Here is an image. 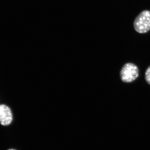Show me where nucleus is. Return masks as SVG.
I'll return each instance as SVG.
<instances>
[{"label":"nucleus","instance_id":"nucleus-1","mask_svg":"<svg viewBox=\"0 0 150 150\" xmlns=\"http://www.w3.org/2000/svg\"><path fill=\"white\" fill-rule=\"evenodd\" d=\"M120 76L121 80L123 82L131 83L139 77V68L133 63H126L121 68Z\"/></svg>","mask_w":150,"mask_h":150},{"label":"nucleus","instance_id":"nucleus-4","mask_svg":"<svg viewBox=\"0 0 150 150\" xmlns=\"http://www.w3.org/2000/svg\"><path fill=\"white\" fill-rule=\"evenodd\" d=\"M145 79L147 83L150 85V66L148 67L145 72Z\"/></svg>","mask_w":150,"mask_h":150},{"label":"nucleus","instance_id":"nucleus-2","mask_svg":"<svg viewBox=\"0 0 150 150\" xmlns=\"http://www.w3.org/2000/svg\"><path fill=\"white\" fill-rule=\"evenodd\" d=\"M134 29L139 33H146L150 30V11H142L135 18Z\"/></svg>","mask_w":150,"mask_h":150},{"label":"nucleus","instance_id":"nucleus-3","mask_svg":"<svg viewBox=\"0 0 150 150\" xmlns=\"http://www.w3.org/2000/svg\"><path fill=\"white\" fill-rule=\"evenodd\" d=\"M13 121L12 112L10 108L4 104L0 105V123L8 126Z\"/></svg>","mask_w":150,"mask_h":150},{"label":"nucleus","instance_id":"nucleus-5","mask_svg":"<svg viewBox=\"0 0 150 150\" xmlns=\"http://www.w3.org/2000/svg\"><path fill=\"white\" fill-rule=\"evenodd\" d=\"M8 150H16L13 149H8Z\"/></svg>","mask_w":150,"mask_h":150}]
</instances>
